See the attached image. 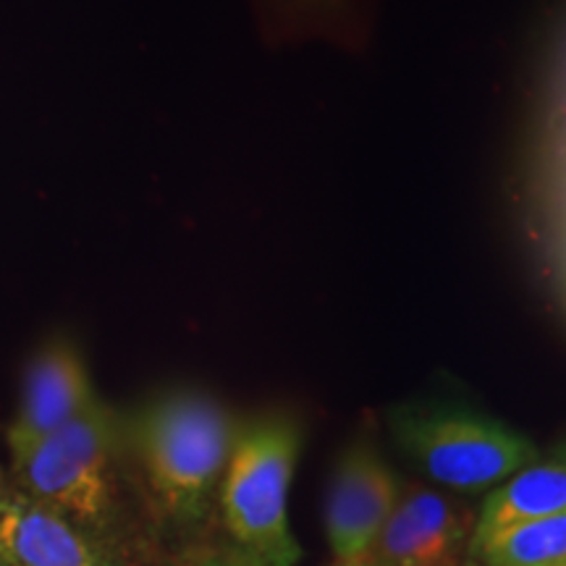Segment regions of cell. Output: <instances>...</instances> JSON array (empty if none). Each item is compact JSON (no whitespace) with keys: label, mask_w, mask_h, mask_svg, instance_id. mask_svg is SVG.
Instances as JSON below:
<instances>
[{"label":"cell","mask_w":566,"mask_h":566,"mask_svg":"<svg viewBox=\"0 0 566 566\" xmlns=\"http://www.w3.org/2000/svg\"><path fill=\"white\" fill-rule=\"evenodd\" d=\"M478 566H556L566 564V514L537 516L470 543Z\"/></svg>","instance_id":"30bf717a"},{"label":"cell","mask_w":566,"mask_h":566,"mask_svg":"<svg viewBox=\"0 0 566 566\" xmlns=\"http://www.w3.org/2000/svg\"><path fill=\"white\" fill-rule=\"evenodd\" d=\"M9 499V491H6V483H3V472H0V506H3V501Z\"/></svg>","instance_id":"4fadbf2b"},{"label":"cell","mask_w":566,"mask_h":566,"mask_svg":"<svg viewBox=\"0 0 566 566\" xmlns=\"http://www.w3.org/2000/svg\"><path fill=\"white\" fill-rule=\"evenodd\" d=\"M279 3L300 17L321 21H338L349 13V0H279Z\"/></svg>","instance_id":"8fae6325"},{"label":"cell","mask_w":566,"mask_h":566,"mask_svg":"<svg viewBox=\"0 0 566 566\" xmlns=\"http://www.w3.org/2000/svg\"><path fill=\"white\" fill-rule=\"evenodd\" d=\"M401 483L373 441L346 446L325 493V533L336 562H363L399 501Z\"/></svg>","instance_id":"5b68a950"},{"label":"cell","mask_w":566,"mask_h":566,"mask_svg":"<svg viewBox=\"0 0 566 566\" xmlns=\"http://www.w3.org/2000/svg\"><path fill=\"white\" fill-rule=\"evenodd\" d=\"M388 430L415 470L459 493L493 491L541 457L512 424L449 399L388 409Z\"/></svg>","instance_id":"277c9868"},{"label":"cell","mask_w":566,"mask_h":566,"mask_svg":"<svg viewBox=\"0 0 566 566\" xmlns=\"http://www.w3.org/2000/svg\"><path fill=\"white\" fill-rule=\"evenodd\" d=\"M0 566H122L108 543L24 493L0 506Z\"/></svg>","instance_id":"ba28073f"},{"label":"cell","mask_w":566,"mask_h":566,"mask_svg":"<svg viewBox=\"0 0 566 566\" xmlns=\"http://www.w3.org/2000/svg\"><path fill=\"white\" fill-rule=\"evenodd\" d=\"M336 566H375V564L367 562V558H363V562H338Z\"/></svg>","instance_id":"5bb4252c"},{"label":"cell","mask_w":566,"mask_h":566,"mask_svg":"<svg viewBox=\"0 0 566 566\" xmlns=\"http://www.w3.org/2000/svg\"><path fill=\"white\" fill-rule=\"evenodd\" d=\"M124 454V417L103 399L11 457L19 493L76 522L105 541L118 525V459Z\"/></svg>","instance_id":"3957f363"},{"label":"cell","mask_w":566,"mask_h":566,"mask_svg":"<svg viewBox=\"0 0 566 566\" xmlns=\"http://www.w3.org/2000/svg\"><path fill=\"white\" fill-rule=\"evenodd\" d=\"M470 514L422 485L401 488L391 516L375 537L367 562L375 566H436L457 562V554L470 546Z\"/></svg>","instance_id":"52a82bcc"},{"label":"cell","mask_w":566,"mask_h":566,"mask_svg":"<svg viewBox=\"0 0 566 566\" xmlns=\"http://www.w3.org/2000/svg\"><path fill=\"white\" fill-rule=\"evenodd\" d=\"M239 424L221 401L174 388L124 417V451H129L168 525L197 527L221 488Z\"/></svg>","instance_id":"6da1fadb"},{"label":"cell","mask_w":566,"mask_h":566,"mask_svg":"<svg viewBox=\"0 0 566 566\" xmlns=\"http://www.w3.org/2000/svg\"><path fill=\"white\" fill-rule=\"evenodd\" d=\"M556 566H566V564H556Z\"/></svg>","instance_id":"2e32d148"},{"label":"cell","mask_w":566,"mask_h":566,"mask_svg":"<svg viewBox=\"0 0 566 566\" xmlns=\"http://www.w3.org/2000/svg\"><path fill=\"white\" fill-rule=\"evenodd\" d=\"M554 514H566V443L548 457H537L533 464L488 493L470 543L483 541L516 522Z\"/></svg>","instance_id":"9c48e42d"},{"label":"cell","mask_w":566,"mask_h":566,"mask_svg":"<svg viewBox=\"0 0 566 566\" xmlns=\"http://www.w3.org/2000/svg\"><path fill=\"white\" fill-rule=\"evenodd\" d=\"M302 449L300 422L273 412L239 428L218 506L233 556L250 566H294L302 548L289 525V488Z\"/></svg>","instance_id":"7a4b0ae2"},{"label":"cell","mask_w":566,"mask_h":566,"mask_svg":"<svg viewBox=\"0 0 566 566\" xmlns=\"http://www.w3.org/2000/svg\"><path fill=\"white\" fill-rule=\"evenodd\" d=\"M436 566H457V562H449V564H436Z\"/></svg>","instance_id":"9a60e30c"},{"label":"cell","mask_w":566,"mask_h":566,"mask_svg":"<svg viewBox=\"0 0 566 566\" xmlns=\"http://www.w3.org/2000/svg\"><path fill=\"white\" fill-rule=\"evenodd\" d=\"M192 566H250V564H244L242 558L237 556H216V558H202V562H197Z\"/></svg>","instance_id":"7c38bea8"},{"label":"cell","mask_w":566,"mask_h":566,"mask_svg":"<svg viewBox=\"0 0 566 566\" xmlns=\"http://www.w3.org/2000/svg\"><path fill=\"white\" fill-rule=\"evenodd\" d=\"M97 399L80 349L69 338L45 344L27 367L17 417L6 433L11 457L45 441Z\"/></svg>","instance_id":"8992f818"}]
</instances>
